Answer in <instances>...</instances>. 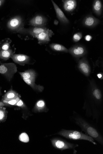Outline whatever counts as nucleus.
<instances>
[{"instance_id":"nucleus-19","label":"nucleus","mask_w":103,"mask_h":154,"mask_svg":"<svg viewBox=\"0 0 103 154\" xmlns=\"http://www.w3.org/2000/svg\"><path fill=\"white\" fill-rule=\"evenodd\" d=\"M14 54V52L12 49H9L7 50L0 51V59L7 60L11 58Z\"/></svg>"},{"instance_id":"nucleus-5","label":"nucleus","mask_w":103,"mask_h":154,"mask_svg":"<svg viewBox=\"0 0 103 154\" xmlns=\"http://www.w3.org/2000/svg\"><path fill=\"white\" fill-rule=\"evenodd\" d=\"M7 26L11 31L20 32L24 29L23 19L19 16L13 17L8 22Z\"/></svg>"},{"instance_id":"nucleus-32","label":"nucleus","mask_w":103,"mask_h":154,"mask_svg":"<svg viewBox=\"0 0 103 154\" xmlns=\"http://www.w3.org/2000/svg\"><path fill=\"white\" fill-rule=\"evenodd\" d=\"M1 89H0V95H1Z\"/></svg>"},{"instance_id":"nucleus-9","label":"nucleus","mask_w":103,"mask_h":154,"mask_svg":"<svg viewBox=\"0 0 103 154\" xmlns=\"http://www.w3.org/2000/svg\"><path fill=\"white\" fill-rule=\"evenodd\" d=\"M33 111L35 113L47 112L48 111V109L47 107L45 102L43 100H40L36 103Z\"/></svg>"},{"instance_id":"nucleus-20","label":"nucleus","mask_w":103,"mask_h":154,"mask_svg":"<svg viewBox=\"0 0 103 154\" xmlns=\"http://www.w3.org/2000/svg\"><path fill=\"white\" fill-rule=\"evenodd\" d=\"M93 9L94 12L98 16L101 15L102 10L101 2L99 0L95 1L93 4Z\"/></svg>"},{"instance_id":"nucleus-17","label":"nucleus","mask_w":103,"mask_h":154,"mask_svg":"<svg viewBox=\"0 0 103 154\" xmlns=\"http://www.w3.org/2000/svg\"><path fill=\"white\" fill-rule=\"evenodd\" d=\"M18 97H19V95L18 93L15 91L11 90L4 95L3 100L9 101L16 99Z\"/></svg>"},{"instance_id":"nucleus-29","label":"nucleus","mask_w":103,"mask_h":154,"mask_svg":"<svg viewBox=\"0 0 103 154\" xmlns=\"http://www.w3.org/2000/svg\"><path fill=\"white\" fill-rule=\"evenodd\" d=\"M5 1L4 0H0V7H1L4 4Z\"/></svg>"},{"instance_id":"nucleus-27","label":"nucleus","mask_w":103,"mask_h":154,"mask_svg":"<svg viewBox=\"0 0 103 154\" xmlns=\"http://www.w3.org/2000/svg\"><path fill=\"white\" fill-rule=\"evenodd\" d=\"M15 106L19 107L23 109H25L27 108L26 105L21 99H20L19 101L16 104Z\"/></svg>"},{"instance_id":"nucleus-33","label":"nucleus","mask_w":103,"mask_h":154,"mask_svg":"<svg viewBox=\"0 0 103 154\" xmlns=\"http://www.w3.org/2000/svg\"><path fill=\"white\" fill-rule=\"evenodd\" d=\"M0 63H1V62H0Z\"/></svg>"},{"instance_id":"nucleus-25","label":"nucleus","mask_w":103,"mask_h":154,"mask_svg":"<svg viewBox=\"0 0 103 154\" xmlns=\"http://www.w3.org/2000/svg\"><path fill=\"white\" fill-rule=\"evenodd\" d=\"M20 98L18 97L17 99L9 101H5L3 100V102L5 105H10L15 106L20 100Z\"/></svg>"},{"instance_id":"nucleus-22","label":"nucleus","mask_w":103,"mask_h":154,"mask_svg":"<svg viewBox=\"0 0 103 154\" xmlns=\"http://www.w3.org/2000/svg\"><path fill=\"white\" fill-rule=\"evenodd\" d=\"M50 48L53 50L58 51L68 52V50L62 45L55 44H51Z\"/></svg>"},{"instance_id":"nucleus-2","label":"nucleus","mask_w":103,"mask_h":154,"mask_svg":"<svg viewBox=\"0 0 103 154\" xmlns=\"http://www.w3.org/2000/svg\"><path fill=\"white\" fill-rule=\"evenodd\" d=\"M55 134L59 135L67 139L73 140H83L89 141L95 145H97V143L95 142V140L93 138L83 133L82 131L62 129Z\"/></svg>"},{"instance_id":"nucleus-31","label":"nucleus","mask_w":103,"mask_h":154,"mask_svg":"<svg viewBox=\"0 0 103 154\" xmlns=\"http://www.w3.org/2000/svg\"><path fill=\"white\" fill-rule=\"evenodd\" d=\"M5 106V104L2 102H0V107L3 106Z\"/></svg>"},{"instance_id":"nucleus-18","label":"nucleus","mask_w":103,"mask_h":154,"mask_svg":"<svg viewBox=\"0 0 103 154\" xmlns=\"http://www.w3.org/2000/svg\"><path fill=\"white\" fill-rule=\"evenodd\" d=\"M23 79L25 82L34 90L40 92H42L43 91V87L40 85H37L35 83V80L32 79Z\"/></svg>"},{"instance_id":"nucleus-30","label":"nucleus","mask_w":103,"mask_h":154,"mask_svg":"<svg viewBox=\"0 0 103 154\" xmlns=\"http://www.w3.org/2000/svg\"><path fill=\"white\" fill-rule=\"evenodd\" d=\"M97 76L98 78L101 79L102 78V75L101 74H98L97 75Z\"/></svg>"},{"instance_id":"nucleus-28","label":"nucleus","mask_w":103,"mask_h":154,"mask_svg":"<svg viewBox=\"0 0 103 154\" xmlns=\"http://www.w3.org/2000/svg\"><path fill=\"white\" fill-rule=\"evenodd\" d=\"M92 39V37L89 35H87L85 37V40L87 41H90Z\"/></svg>"},{"instance_id":"nucleus-3","label":"nucleus","mask_w":103,"mask_h":154,"mask_svg":"<svg viewBox=\"0 0 103 154\" xmlns=\"http://www.w3.org/2000/svg\"><path fill=\"white\" fill-rule=\"evenodd\" d=\"M53 146L55 149L61 151L66 149H71L73 153L77 154L76 148L79 146L77 144L72 143L68 142L65 140L60 137H55L51 139Z\"/></svg>"},{"instance_id":"nucleus-16","label":"nucleus","mask_w":103,"mask_h":154,"mask_svg":"<svg viewBox=\"0 0 103 154\" xmlns=\"http://www.w3.org/2000/svg\"><path fill=\"white\" fill-rule=\"evenodd\" d=\"M23 79L35 80L36 74L33 69H29L24 72H19Z\"/></svg>"},{"instance_id":"nucleus-6","label":"nucleus","mask_w":103,"mask_h":154,"mask_svg":"<svg viewBox=\"0 0 103 154\" xmlns=\"http://www.w3.org/2000/svg\"><path fill=\"white\" fill-rule=\"evenodd\" d=\"M53 33L50 30H47L36 35L35 37L37 38L39 44L47 43L50 40V38L52 36Z\"/></svg>"},{"instance_id":"nucleus-15","label":"nucleus","mask_w":103,"mask_h":154,"mask_svg":"<svg viewBox=\"0 0 103 154\" xmlns=\"http://www.w3.org/2000/svg\"><path fill=\"white\" fill-rule=\"evenodd\" d=\"M79 67L81 71L86 75H89L90 72V66L85 60L80 61L79 64Z\"/></svg>"},{"instance_id":"nucleus-4","label":"nucleus","mask_w":103,"mask_h":154,"mask_svg":"<svg viewBox=\"0 0 103 154\" xmlns=\"http://www.w3.org/2000/svg\"><path fill=\"white\" fill-rule=\"evenodd\" d=\"M17 72V67L14 63H3L0 66V73L5 76L9 81Z\"/></svg>"},{"instance_id":"nucleus-23","label":"nucleus","mask_w":103,"mask_h":154,"mask_svg":"<svg viewBox=\"0 0 103 154\" xmlns=\"http://www.w3.org/2000/svg\"><path fill=\"white\" fill-rule=\"evenodd\" d=\"M8 111L3 106L0 107V122H5L7 118Z\"/></svg>"},{"instance_id":"nucleus-8","label":"nucleus","mask_w":103,"mask_h":154,"mask_svg":"<svg viewBox=\"0 0 103 154\" xmlns=\"http://www.w3.org/2000/svg\"><path fill=\"white\" fill-rule=\"evenodd\" d=\"M11 58L14 62L21 65L28 64L31 60L30 57L23 54H14Z\"/></svg>"},{"instance_id":"nucleus-12","label":"nucleus","mask_w":103,"mask_h":154,"mask_svg":"<svg viewBox=\"0 0 103 154\" xmlns=\"http://www.w3.org/2000/svg\"><path fill=\"white\" fill-rule=\"evenodd\" d=\"M47 29L45 27H34L31 28L27 29H23L21 31H26L27 33L30 34L34 37L36 35L39 34L46 31Z\"/></svg>"},{"instance_id":"nucleus-26","label":"nucleus","mask_w":103,"mask_h":154,"mask_svg":"<svg viewBox=\"0 0 103 154\" xmlns=\"http://www.w3.org/2000/svg\"><path fill=\"white\" fill-rule=\"evenodd\" d=\"M82 35L81 33H78L75 34L73 37V40L76 42L79 41L82 38Z\"/></svg>"},{"instance_id":"nucleus-11","label":"nucleus","mask_w":103,"mask_h":154,"mask_svg":"<svg viewBox=\"0 0 103 154\" xmlns=\"http://www.w3.org/2000/svg\"><path fill=\"white\" fill-rule=\"evenodd\" d=\"M70 52L76 57H80L84 55L85 53V48L81 46H77L71 48Z\"/></svg>"},{"instance_id":"nucleus-10","label":"nucleus","mask_w":103,"mask_h":154,"mask_svg":"<svg viewBox=\"0 0 103 154\" xmlns=\"http://www.w3.org/2000/svg\"><path fill=\"white\" fill-rule=\"evenodd\" d=\"M51 1L53 4L57 17L59 20L63 23H68L69 20L66 17L63 11L53 1Z\"/></svg>"},{"instance_id":"nucleus-24","label":"nucleus","mask_w":103,"mask_h":154,"mask_svg":"<svg viewBox=\"0 0 103 154\" xmlns=\"http://www.w3.org/2000/svg\"><path fill=\"white\" fill-rule=\"evenodd\" d=\"M20 140L23 143H27L29 142V138L28 135L25 133L21 134L19 137Z\"/></svg>"},{"instance_id":"nucleus-21","label":"nucleus","mask_w":103,"mask_h":154,"mask_svg":"<svg viewBox=\"0 0 103 154\" xmlns=\"http://www.w3.org/2000/svg\"><path fill=\"white\" fill-rule=\"evenodd\" d=\"M11 41L9 38H6L0 42V51L7 50L10 49Z\"/></svg>"},{"instance_id":"nucleus-14","label":"nucleus","mask_w":103,"mask_h":154,"mask_svg":"<svg viewBox=\"0 0 103 154\" xmlns=\"http://www.w3.org/2000/svg\"><path fill=\"white\" fill-rule=\"evenodd\" d=\"M99 20L92 16L86 17L83 21L84 25L88 27H93L99 23Z\"/></svg>"},{"instance_id":"nucleus-13","label":"nucleus","mask_w":103,"mask_h":154,"mask_svg":"<svg viewBox=\"0 0 103 154\" xmlns=\"http://www.w3.org/2000/svg\"><path fill=\"white\" fill-rule=\"evenodd\" d=\"M63 2L65 10L68 12L73 11L77 6V2L74 0H66L63 1Z\"/></svg>"},{"instance_id":"nucleus-7","label":"nucleus","mask_w":103,"mask_h":154,"mask_svg":"<svg viewBox=\"0 0 103 154\" xmlns=\"http://www.w3.org/2000/svg\"><path fill=\"white\" fill-rule=\"evenodd\" d=\"M47 19L43 16L40 15H37L29 21V24L37 27H43L47 24Z\"/></svg>"},{"instance_id":"nucleus-1","label":"nucleus","mask_w":103,"mask_h":154,"mask_svg":"<svg viewBox=\"0 0 103 154\" xmlns=\"http://www.w3.org/2000/svg\"><path fill=\"white\" fill-rule=\"evenodd\" d=\"M72 121L80 128L82 131L86 134L93 138L102 146H103V137L97 129L82 117L74 112L71 117Z\"/></svg>"}]
</instances>
